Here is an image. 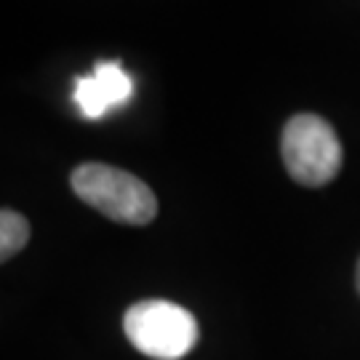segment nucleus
Listing matches in <instances>:
<instances>
[{
	"instance_id": "f257e3e1",
	"label": "nucleus",
	"mask_w": 360,
	"mask_h": 360,
	"mask_svg": "<svg viewBox=\"0 0 360 360\" xmlns=\"http://www.w3.org/2000/svg\"><path fill=\"white\" fill-rule=\"evenodd\" d=\"M72 193L117 224L142 227L158 214V198L139 176L107 163H83L70 176Z\"/></svg>"
},
{
	"instance_id": "f03ea898",
	"label": "nucleus",
	"mask_w": 360,
	"mask_h": 360,
	"mask_svg": "<svg viewBox=\"0 0 360 360\" xmlns=\"http://www.w3.org/2000/svg\"><path fill=\"white\" fill-rule=\"evenodd\" d=\"M123 331L142 355L155 360H179L198 342V321L193 312L163 299H147L129 307Z\"/></svg>"
},
{
	"instance_id": "7ed1b4c3",
	"label": "nucleus",
	"mask_w": 360,
	"mask_h": 360,
	"mask_svg": "<svg viewBox=\"0 0 360 360\" xmlns=\"http://www.w3.org/2000/svg\"><path fill=\"white\" fill-rule=\"evenodd\" d=\"M288 176L304 187H323L342 168V144L328 120L312 112L294 115L281 142Z\"/></svg>"
},
{
	"instance_id": "20e7f679",
	"label": "nucleus",
	"mask_w": 360,
	"mask_h": 360,
	"mask_svg": "<svg viewBox=\"0 0 360 360\" xmlns=\"http://www.w3.org/2000/svg\"><path fill=\"white\" fill-rule=\"evenodd\" d=\"M91 77L96 80V86L102 91L104 102H107L110 110L126 104L131 99V94H134V80L117 62H96Z\"/></svg>"
},
{
	"instance_id": "39448f33",
	"label": "nucleus",
	"mask_w": 360,
	"mask_h": 360,
	"mask_svg": "<svg viewBox=\"0 0 360 360\" xmlns=\"http://www.w3.org/2000/svg\"><path fill=\"white\" fill-rule=\"evenodd\" d=\"M30 240V224L16 211H0V264L16 257Z\"/></svg>"
},
{
	"instance_id": "423d86ee",
	"label": "nucleus",
	"mask_w": 360,
	"mask_h": 360,
	"mask_svg": "<svg viewBox=\"0 0 360 360\" xmlns=\"http://www.w3.org/2000/svg\"><path fill=\"white\" fill-rule=\"evenodd\" d=\"M75 104H77V110L89 117V120H99V117H104L110 112L102 91H99L96 80L91 75H83L75 80Z\"/></svg>"
},
{
	"instance_id": "0eeeda50",
	"label": "nucleus",
	"mask_w": 360,
	"mask_h": 360,
	"mask_svg": "<svg viewBox=\"0 0 360 360\" xmlns=\"http://www.w3.org/2000/svg\"><path fill=\"white\" fill-rule=\"evenodd\" d=\"M358 291H360V262H358Z\"/></svg>"
}]
</instances>
